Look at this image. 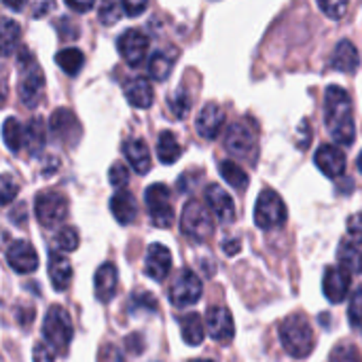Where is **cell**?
<instances>
[{"label": "cell", "mask_w": 362, "mask_h": 362, "mask_svg": "<svg viewBox=\"0 0 362 362\" xmlns=\"http://www.w3.org/2000/svg\"><path fill=\"white\" fill-rule=\"evenodd\" d=\"M325 121L335 142H339L341 146L354 144V136H356L354 106L350 93L339 85H331L325 91Z\"/></svg>", "instance_id": "1"}, {"label": "cell", "mask_w": 362, "mask_h": 362, "mask_svg": "<svg viewBox=\"0 0 362 362\" xmlns=\"http://www.w3.org/2000/svg\"><path fill=\"white\" fill-rule=\"evenodd\" d=\"M278 333H280V341H282L284 350L295 358H305L316 348V337H314L312 325L303 314H293V316L284 318Z\"/></svg>", "instance_id": "2"}, {"label": "cell", "mask_w": 362, "mask_h": 362, "mask_svg": "<svg viewBox=\"0 0 362 362\" xmlns=\"http://www.w3.org/2000/svg\"><path fill=\"white\" fill-rule=\"evenodd\" d=\"M19 81H17V95L23 102V106L34 108L42 93H45V74L38 66V62L28 53V49L23 47L19 51Z\"/></svg>", "instance_id": "3"}, {"label": "cell", "mask_w": 362, "mask_h": 362, "mask_svg": "<svg viewBox=\"0 0 362 362\" xmlns=\"http://www.w3.org/2000/svg\"><path fill=\"white\" fill-rule=\"evenodd\" d=\"M74 329H72V320L68 316V312L62 305H51L49 312L45 314V322H42V337L45 341L59 354H66L72 341Z\"/></svg>", "instance_id": "4"}, {"label": "cell", "mask_w": 362, "mask_h": 362, "mask_svg": "<svg viewBox=\"0 0 362 362\" xmlns=\"http://www.w3.org/2000/svg\"><path fill=\"white\" fill-rule=\"evenodd\" d=\"M288 218V212H286V206L282 202V197L272 191V189H263L257 197V204H255V223L259 229H278L286 223Z\"/></svg>", "instance_id": "5"}, {"label": "cell", "mask_w": 362, "mask_h": 362, "mask_svg": "<svg viewBox=\"0 0 362 362\" xmlns=\"http://www.w3.org/2000/svg\"><path fill=\"white\" fill-rule=\"evenodd\" d=\"M180 229L185 235H189L195 242H208L214 233V221L210 210L199 202H189L182 210Z\"/></svg>", "instance_id": "6"}, {"label": "cell", "mask_w": 362, "mask_h": 362, "mask_svg": "<svg viewBox=\"0 0 362 362\" xmlns=\"http://www.w3.org/2000/svg\"><path fill=\"white\" fill-rule=\"evenodd\" d=\"M34 214L42 227H57L68 216V199L59 191H40L34 197Z\"/></svg>", "instance_id": "7"}, {"label": "cell", "mask_w": 362, "mask_h": 362, "mask_svg": "<svg viewBox=\"0 0 362 362\" xmlns=\"http://www.w3.org/2000/svg\"><path fill=\"white\" fill-rule=\"evenodd\" d=\"M144 204L151 216V223L159 229H168L174 221V208L170 199V189L163 182H155L144 191Z\"/></svg>", "instance_id": "8"}, {"label": "cell", "mask_w": 362, "mask_h": 362, "mask_svg": "<svg viewBox=\"0 0 362 362\" xmlns=\"http://www.w3.org/2000/svg\"><path fill=\"white\" fill-rule=\"evenodd\" d=\"M202 293H204V284H202L199 276L191 269H182L174 278V282L168 291V299L176 308H187V305L197 303L202 299Z\"/></svg>", "instance_id": "9"}, {"label": "cell", "mask_w": 362, "mask_h": 362, "mask_svg": "<svg viewBox=\"0 0 362 362\" xmlns=\"http://www.w3.org/2000/svg\"><path fill=\"white\" fill-rule=\"evenodd\" d=\"M49 129L55 136V140L62 142L64 146H74L81 140V123L76 115L68 108L53 110L49 119Z\"/></svg>", "instance_id": "10"}, {"label": "cell", "mask_w": 362, "mask_h": 362, "mask_svg": "<svg viewBox=\"0 0 362 362\" xmlns=\"http://www.w3.org/2000/svg\"><path fill=\"white\" fill-rule=\"evenodd\" d=\"M117 47H119V53L121 57L132 66V68H138L146 53H148V47H151V40L146 34H142L140 30H125L119 40H117Z\"/></svg>", "instance_id": "11"}, {"label": "cell", "mask_w": 362, "mask_h": 362, "mask_svg": "<svg viewBox=\"0 0 362 362\" xmlns=\"http://www.w3.org/2000/svg\"><path fill=\"white\" fill-rule=\"evenodd\" d=\"M206 329L210 333V337L223 346L231 344V339L235 337V325H233V316L227 308L223 305H214L206 312Z\"/></svg>", "instance_id": "12"}, {"label": "cell", "mask_w": 362, "mask_h": 362, "mask_svg": "<svg viewBox=\"0 0 362 362\" xmlns=\"http://www.w3.org/2000/svg\"><path fill=\"white\" fill-rule=\"evenodd\" d=\"M350 284H352V276L346 267H327L325 269V278H322V293L331 303H341L348 293H350Z\"/></svg>", "instance_id": "13"}, {"label": "cell", "mask_w": 362, "mask_h": 362, "mask_svg": "<svg viewBox=\"0 0 362 362\" xmlns=\"http://www.w3.org/2000/svg\"><path fill=\"white\" fill-rule=\"evenodd\" d=\"M314 163H316V168H318L325 176H329V178H339V176H344V172H346L348 159H346V153H344L339 146H335V144H322V146L316 151V155H314Z\"/></svg>", "instance_id": "14"}, {"label": "cell", "mask_w": 362, "mask_h": 362, "mask_svg": "<svg viewBox=\"0 0 362 362\" xmlns=\"http://www.w3.org/2000/svg\"><path fill=\"white\" fill-rule=\"evenodd\" d=\"M170 269H172L170 250L163 244H151L144 257V274L155 282H163L170 276Z\"/></svg>", "instance_id": "15"}, {"label": "cell", "mask_w": 362, "mask_h": 362, "mask_svg": "<svg viewBox=\"0 0 362 362\" xmlns=\"http://www.w3.org/2000/svg\"><path fill=\"white\" fill-rule=\"evenodd\" d=\"M204 197H206L208 208L214 212V216L221 223H225V225L233 223V218H235V204H233V197L221 185H208Z\"/></svg>", "instance_id": "16"}, {"label": "cell", "mask_w": 362, "mask_h": 362, "mask_svg": "<svg viewBox=\"0 0 362 362\" xmlns=\"http://www.w3.org/2000/svg\"><path fill=\"white\" fill-rule=\"evenodd\" d=\"M6 263L17 274H32L38 267V255L32 244L17 240L6 248Z\"/></svg>", "instance_id": "17"}, {"label": "cell", "mask_w": 362, "mask_h": 362, "mask_svg": "<svg viewBox=\"0 0 362 362\" xmlns=\"http://www.w3.org/2000/svg\"><path fill=\"white\" fill-rule=\"evenodd\" d=\"M225 148L231 155L250 157V153L255 148V134H252V129L244 121H238V123L229 125V129L225 134Z\"/></svg>", "instance_id": "18"}, {"label": "cell", "mask_w": 362, "mask_h": 362, "mask_svg": "<svg viewBox=\"0 0 362 362\" xmlns=\"http://www.w3.org/2000/svg\"><path fill=\"white\" fill-rule=\"evenodd\" d=\"M223 125H225V112L221 110L218 104H212V102L206 104L195 119V129L206 140H216Z\"/></svg>", "instance_id": "19"}, {"label": "cell", "mask_w": 362, "mask_h": 362, "mask_svg": "<svg viewBox=\"0 0 362 362\" xmlns=\"http://www.w3.org/2000/svg\"><path fill=\"white\" fill-rule=\"evenodd\" d=\"M117 284H119V276H117V267L112 263H104L98 267L95 276H93V288H95V297L102 303H110L117 295Z\"/></svg>", "instance_id": "20"}, {"label": "cell", "mask_w": 362, "mask_h": 362, "mask_svg": "<svg viewBox=\"0 0 362 362\" xmlns=\"http://www.w3.org/2000/svg\"><path fill=\"white\" fill-rule=\"evenodd\" d=\"M110 212L115 216V221L123 227L132 225L138 216V206H136V199L129 191H117L112 197H110Z\"/></svg>", "instance_id": "21"}, {"label": "cell", "mask_w": 362, "mask_h": 362, "mask_svg": "<svg viewBox=\"0 0 362 362\" xmlns=\"http://www.w3.org/2000/svg\"><path fill=\"white\" fill-rule=\"evenodd\" d=\"M125 98L127 102L134 106V108H148L153 104V85L146 76H136V78H129L127 85H125Z\"/></svg>", "instance_id": "22"}, {"label": "cell", "mask_w": 362, "mask_h": 362, "mask_svg": "<svg viewBox=\"0 0 362 362\" xmlns=\"http://www.w3.org/2000/svg\"><path fill=\"white\" fill-rule=\"evenodd\" d=\"M123 155L138 174H146L151 170V151H148L144 140H140V138L125 140L123 142Z\"/></svg>", "instance_id": "23"}, {"label": "cell", "mask_w": 362, "mask_h": 362, "mask_svg": "<svg viewBox=\"0 0 362 362\" xmlns=\"http://www.w3.org/2000/svg\"><path fill=\"white\" fill-rule=\"evenodd\" d=\"M49 278L55 291H66L72 282V265L68 261V257L59 255V252H51L49 255Z\"/></svg>", "instance_id": "24"}, {"label": "cell", "mask_w": 362, "mask_h": 362, "mask_svg": "<svg viewBox=\"0 0 362 362\" xmlns=\"http://www.w3.org/2000/svg\"><path fill=\"white\" fill-rule=\"evenodd\" d=\"M358 64H361V57L352 40H341L331 55V68L341 70V72H354Z\"/></svg>", "instance_id": "25"}, {"label": "cell", "mask_w": 362, "mask_h": 362, "mask_svg": "<svg viewBox=\"0 0 362 362\" xmlns=\"http://www.w3.org/2000/svg\"><path fill=\"white\" fill-rule=\"evenodd\" d=\"M180 335H182V341L191 348L199 346L204 341V335H206V329H204V318L195 312L187 314L182 320H180Z\"/></svg>", "instance_id": "26"}, {"label": "cell", "mask_w": 362, "mask_h": 362, "mask_svg": "<svg viewBox=\"0 0 362 362\" xmlns=\"http://www.w3.org/2000/svg\"><path fill=\"white\" fill-rule=\"evenodd\" d=\"M182 155V146L178 142V138L172 134V132H161L159 138H157V157L161 163L165 165H172L180 159Z\"/></svg>", "instance_id": "27"}, {"label": "cell", "mask_w": 362, "mask_h": 362, "mask_svg": "<svg viewBox=\"0 0 362 362\" xmlns=\"http://www.w3.org/2000/svg\"><path fill=\"white\" fill-rule=\"evenodd\" d=\"M178 59V51L172 49V51H157L151 62H148V74L155 78V81H165L172 72V66L174 62Z\"/></svg>", "instance_id": "28"}, {"label": "cell", "mask_w": 362, "mask_h": 362, "mask_svg": "<svg viewBox=\"0 0 362 362\" xmlns=\"http://www.w3.org/2000/svg\"><path fill=\"white\" fill-rule=\"evenodd\" d=\"M221 176H223V180H225L229 187H233L235 191H246L248 185H250V176L246 174V170H242V168H240L235 161H231V159L221 161Z\"/></svg>", "instance_id": "29"}, {"label": "cell", "mask_w": 362, "mask_h": 362, "mask_svg": "<svg viewBox=\"0 0 362 362\" xmlns=\"http://www.w3.org/2000/svg\"><path fill=\"white\" fill-rule=\"evenodd\" d=\"M47 142V132H45V123L40 117H34L28 125H25V146L32 155L42 153Z\"/></svg>", "instance_id": "30"}, {"label": "cell", "mask_w": 362, "mask_h": 362, "mask_svg": "<svg viewBox=\"0 0 362 362\" xmlns=\"http://www.w3.org/2000/svg\"><path fill=\"white\" fill-rule=\"evenodd\" d=\"M2 136H4V144L17 153L25 146V127L15 119V117H8L2 125Z\"/></svg>", "instance_id": "31"}, {"label": "cell", "mask_w": 362, "mask_h": 362, "mask_svg": "<svg viewBox=\"0 0 362 362\" xmlns=\"http://www.w3.org/2000/svg\"><path fill=\"white\" fill-rule=\"evenodd\" d=\"M55 62H57V66H59L66 74L74 76V74L81 72V68H83V64H85V55H83L81 49L68 47V49H62V51L55 55Z\"/></svg>", "instance_id": "32"}, {"label": "cell", "mask_w": 362, "mask_h": 362, "mask_svg": "<svg viewBox=\"0 0 362 362\" xmlns=\"http://www.w3.org/2000/svg\"><path fill=\"white\" fill-rule=\"evenodd\" d=\"M159 305H157V299L151 295V293H144V291H138L129 297L127 301V312L132 316H140V314H157Z\"/></svg>", "instance_id": "33"}, {"label": "cell", "mask_w": 362, "mask_h": 362, "mask_svg": "<svg viewBox=\"0 0 362 362\" xmlns=\"http://www.w3.org/2000/svg\"><path fill=\"white\" fill-rule=\"evenodd\" d=\"M17 42H19V25L17 21L4 17L2 19V53L11 55L17 49Z\"/></svg>", "instance_id": "34"}, {"label": "cell", "mask_w": 362, "mask_h": 362, "mask_svg": "<svg viewBox=\"0 0 362 362\" xmlns=\"http://www.w3.org/2000/svg\"><path fill=\"white\" fill-rule=\"evenodd\" d=\"M361 257H362V252L356 250V242L344 240V242L339 244L337 259H339V265H341V267H346V269H354V267H358Z\"/></svg>", "instance_id": "35"}, {"label": "cell", "mask_w": 362, "mask_h": 362, "mask_svg": "<svg viewBox=\"0 0 362 362\" xmlns=\"http://www.w3.org/2000/svg\"><path fill=\"white\" fill-rule=\"evenodd\" d=\"M168 106L176 119H187V115L191 110V98L185 89H178L172 95H168Z\"/></svg>", "instance_id": "36"}, {"label": "cell", "mask_w": 362, "mask_h": 362, "mask_svg": "<svg viewBox=\"0 0 362 362\" xmlns=\"http://www.w3.org/2000/svg\"><path fill=\"white\" fill-rule=\"evenodd\" d=\"M55 244L59 250L64 252H74L81 244V238H78V231L74 227H62L55 235Z\"/></svg>", "instance_id": "37"}, {"label": "cell", "mask_w": 362, "mask_h": 362, "mask_svg": "<svg viewBox=\"0 0 362 362\" xmlns=\"http://www.w3.org/2000/svg\"><path fill=\"white\" fill-rule=\"evenodd\" d=\"M348 320L354 331L362 333V284L356 286V293L352 295V301L348 305Z\"/></svg>", "instance_id": "38"}, {"label": "cell", "mask_w": 362, "mask_h": 362, "mask_svg": "<svg viewBox=\"0 0 362 362\" xmlns=\"http://www.w3.org/2000/svg\"><path fill=\"white\" fill-rule=\"evenodd\" d=\"M331 362H362L361 350L352 344H339L331 352Z\"/></svg>", "instance_id": "39"}, {"label": "cell", "mask_w": 362, "mask_h": 362, "mask_svg": "<svg viewBox=\"0 0 362 362\" xmlns=\"http://www.w3.org/2000/svg\"><path fill=\"white\" fill-rule=\"evenodd\" d=\"M121 11H123V6L119 2H102L100 8H98V15H100V21L104 25H112V23L119 21Z\"/></svg>", "instance_id": "40"}, {"label": "cell", "mask_w": 362, "mask_h": 362, "mask_svg": "<svg viewBox=\"0 0 362 362\" xmlns=\"http://www.w3.org/2000/svg\"><path fill=\"white\" fill-rule=\"evenodd\" d=\"M108 180H110L112 187H117V191H123V187L129 182V170L121 161H117L108 170Z\"/></svg>", "instance_id": "41"}, {"label": "cell", "mask_w": 362, "mask_h": 362, "mask_svg": "<svg viewBox=\"0 0 362 362\" xmlns=\"http://www.w3.org/2000/svg\"><path fill=\"white\" fill-rule=\"evenodd\" d=\"M320 6V11L327 15V17H331V19H341L344 15H346V11H348V2L346 0H337V2H329V0H325V2H320L318 4Z\"/></svg>", "instance_id": "42"}, {"label": "cell", "mask_w": 362, "mask_h": 362, "mask_svg": "<svg viewBox=\"0 0 362 362\" xmlns=\"http://www.w3.org/2000/svg\"><path fill=\"white\" fill-rule=\"evenodd\" d=\"M0 189H2V195H0V202L4 204V206H8L13 199H15V195H17V191H19V187H17V182L13 180V176H8V174H4L2 178H0Z\"/></svg>", "instance_id": "43"}, {"label": "cell", "mask_w": 362, "mask_h": 362, "mask_svg": "<svg viewBox=\"0 0 362 362\" xmlns=\"http://www.w3.org/2000/svg\"><path fill=\"white\" fill-rule=\"evenodd\" d=\"M57 32H59V38H68V40H76L78 38V25L72 21V19H68V17H62L59 21H57Z\"/></svg>", "instance_id": "44"}, {"label": "cell", "mask_w": 362, "mask_h": 362, "mask_svg": "<svg viewBox=\"0 0 362 362\" xmlns=\"http://www.w3.org/2000/svg\"><path fill=\"white\" fill-rule=\"evenodd\" d=\"M32 354H34V362H55V352L47 341H38Z\"/></svg>", "instance_id": "45"}, {"label": "cell", "mask_w": 362, "mask_h": 362, "mask_svg": "<svg viewBox=\"0 0 362 362\" xmlns=\"http://www.w3.org/2000/svg\"><path fill=\"white\" fill-rule=\"evenodd\" d=\"M348 233H350L352 242L362 244V212L361 214H352L348 218Z\"/></svg>", "instance_id": "46"}, {"label": "cell", "mask_w": 362, "mask_h": 362, "mask_svg": "<svg viewBox=\"0 0 362 362\" xmlns=\"http://www.w3.org/2000/svg\"><path fill=\"white\" fill-rule=\"evenodd\" d=\"M125 348L132 352V354H142L144 350H146V344H144V337L140 335V333H134V335H127V339H125Z\"/></svg>", "instance_id": "47"}, {"label": "cell", "mask_w": 362, "mask_h": 362, "mask_svg": "<svg viewBox=\"0 0 362 362\" xmlns=\"http://www.w3.org/2000/svg\"><path fill=\"white\" fill-rule=\"evenodd\" d=\"M121 6H123V13H127L129 17H136V15H140V13H144V11L148 8V2H132V0H123V2H121Z\"/></svg>", "instance_id": "48"}, {"label": "cell", "mask_w": 362, "mask_h": 362, "mask_svg": "<svg viewBox=\"0 0 362 362\" xmlns=\"http://www.w3.org/2000/svg\"><path fill=\"white\" fill-rule=\"evenodd\" d=\"M299 148H308L310 146V142H312V125H310V121L305 119V121H301V125H299Z\"/></svg>", "instance_id": "49"}, {"label": "cell", "mask_w": 362, "mask_h": 362, "mask_svg": "<svg viewBox=\"0 0 362 362\" xmlns=\"http://www.w3.org/2000/svg\"><path fill=\"white\" fill-rule=\"evenodd\" d=\"M240 248H242V242H240L238 238H233V240H225V242H223V250H225V255H227V257H235V255L240 252Z\"/></svg>", "instance_id": "50"}, {"label": "cell", "mask_w": 362, "mask_h": 362, "mask_svg": "<svg viewBox=\"0 0 362 362\" xmlns=\"http://www.w3.org/2000/svg\"><path fill=\"white\" fill-rule=\"evenodd\" d=\"M66 6L70 8V11H76V13H87V11H91L93 6H95V2H74V0H66Z\"/></svg>", "instance_id": "51"}, {"label": "cell", "mask_w": 362, "mask_h": 362, "mask_svg": "<svg viewBox=\"0 0 362 362\" xmlns=\"http://www.w3.org/2000/svg\"><path fill=\"white\" fill-rule=\"evenodd\" d=\"M53 8V2H34V6H32V15L36 17V19H40L47 11H51Z\"/></svg>", "instance_id": "52"}, {"label": "cell", "mask_w": 362, "mask_h": 362, "mask_svg": "<svg viewBox=\"0 0 362 362\" xmlns=\"http://www.w3.org/2000/svg\"><path fill=\"white\" fill-rule=\"evenodd\" d=\"M34 310L32 308H21L19 312H17V318H19V322H21V327H28L30 325V320L34 318Z\"/></svg>", "instance_id": "53"}, {"label": "cell", "mask_w": 362, "mask_h": 362, "mask_svg": "<svg viewBox=\"0 0 362 362\" xmlns=\"http://www.w3.org/2000/svg\"><path fill=\"white\" fill-rule=\"evenodd\" d=\"M8 218L17 225V210H11ZM23 218H25V208H23V204H19V223H21V225H23Z\"/></svg>", "instance_id": "54"}, {"label": "cell", "mask_w": 362, "mask_h": 362, "mask_svg": "<svg viewBox=\"0 0 362 362\" xmlns=\"http://www.w3.org/2000/svg\"><path fill=\"white\" fill-rule=\"evenodd\" d=\"M25 0H19V2H11V0H4V6L6 8H13V11H23L25 8Z\"/></svg>", "instance_id": "55"}, {"label": "cell", "mask_w": 362, "mask_h": 362, "mask_svg": "<svg viewBox=\"0 0 362 362\" xmlns=\"http://www.w3.org/2000/svg\"><path fill=\"white\" fill-rule=\"evenodd\" d=\"M57 165H59V161H57L55 157H53V159H49V161H47V165H45V170H42V174H45V176H49V174H53Z\"/></svg>", "instance_id": "56"}, {"label": "cell", "mask_w": 362, "mask_h": 362, "mask_svg": "<svg viewBox=\"0 0 362 362\" xmlns=\"http://www.w3.org/2000/svg\"><path fill=\"white\" fill-rule=\"evenodd\" d=\"M358 170H361V174H362V153H361V157H358Z\"/></svg>", "instance_id": "57"}, {"label": "cell", "mask_w": 362, "mask_h": 362, "mask_svg": "<svg viewBox=\"0 0 362 362\" xmlns=\"http://www.w3.org/2000/svg\"><path fill=\"white\" fill-rule=\"evenodd\" d=\"M358 272L362 274V257H361V263H358Z\"/></svg>", "instance_id": "58"}, {"label": "cell", "mask_w": 362, "mask_h": 362, "mask_svg": "<svg viewBox=\"0 0 362 362\" xmlns=\"http://www.w3.org/2000/svg\"><path fill=\"white\" fill-rule=\"evenodd\" d=\"M189 362H214V361H189Z\"/></svg>", "instance_id": "59"}]
</instances>
